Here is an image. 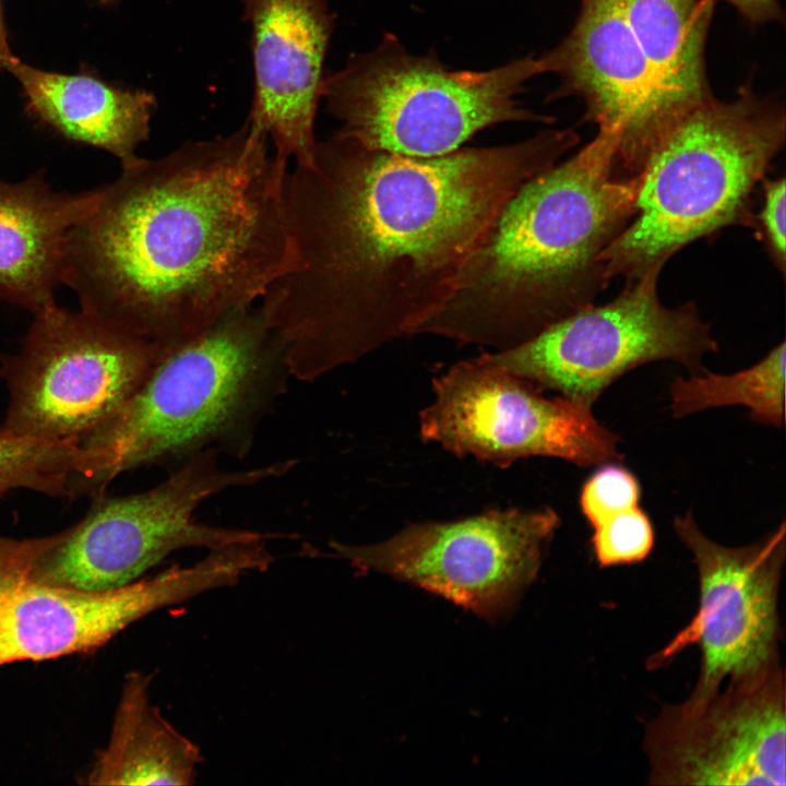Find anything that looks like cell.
<instances>
[{
    "instance_id": "cell-1",
    "label": "cell",
    "mask_w": 786,
    "mask_h": 786,
    "mask_svg": "<svg viewBox=\"0 0 786 786\" xmlns=\"http://www.w3.org/2000/svg\"><path fill=\"white\" fill-rule=\"evenodd\" d=\"M572 147L564 130L414 157L336 131L285 178L287 270L262 297L290 377L312 381L417 334L509 199Z\"/></svg>"
},
{
    "instance_id": "cell-2",
    "label": "cell",
    "mask_w": 786,
    "mask_h": 786,
    "mask_svg": "<svg viewBox=\"0 0 786 786\" xmlns=\"http://www.w3.org/2000/svg\"><path fill=\"white\" fill-rule=\"evenodd\" d=\"M287 171L247 120L138 157L98 187L68 240L61 284L82 310L168 354L262 298L288 267Z\"/></svg>"
},
{
    "instance_id": "cell-3",
    "label": "cell",
    "mask_w": 786,
    "mask_h": 786,
    "mask_svg": "<svg viewBox=\"0 0 786 786\" xmlns=\"http://www.w3.org/2000/svg\"><path fill=\"white\" fill-rule=\"evenodd\" d=\"M636 188L615 138L598 132L509 199L418 334L499 352L592 305L609 283L600 255L633 217Z\"/></svg>"
},
{
    "instance_id": "cell-4",
    "label": "cell",
    "mask_w": 786,
    "mask_h": 786,
    "mask_svg": "<svg viewBox=\"0 0 786 786\" xmlns=\"http://www.w3.org/2000/svg\"><path fill=\"white\" fill-rule=\"evenodd\" d=\"M785 110L741 88L682 109L651 146L635 212L600 255L605 277H639L696 239L748 219L755 186L785 144Z\"/></svg>"
},
{
    "instance_id": "cell-5",
    "label": "cell",
    "mask_w": 786,
    "mask_h": 786,
    "mask_svg": "<svg viewBox=\"0 0 786 786\" xmlns=\"http://www.w3.org/2000/svg\"><path fill=\"white\" fill-rule=\"evenodd\" d=\"M289 376L261 308L234 309L165 355L139 389L79 439L106 485L139 466L246 441Z\"/></svg>"
},
{
    "instance_id": "cell-6",
    "label": "cell",
    "mask_w": 786,
    "mask_h": 786,
    "mask_svg": "<svg viewBox=\"0 0 786 786\" xmlns=\"http://www.w3.org/2000/svg\"><path fill=\"white\" fill-rule=\"evenodd\" d=\"M544 73L526 56L486 71L451 70L434 52L414 56L394 35L369 52L354 53L324 76L321 98L342 122L338 132L380 151L414 157L454 152L477 132L503 122L552 118L516 99Z\"/></svg>"
},
{
    "instance_id": "cell-7",
    "label": "cell",
    "mask_w": 786,
    "mask_h": 786,
    "mask_svg": "<svg viewBox=\"0 0 786 786\" xmlns=\"http://www.w3.org/2000/svg\"><path fill=\"white\" fill-rule=\"evenodd\" d=\"M294 461L245 471L218 463L216 448L198 451L156 487L126 497H96L79 523L48 540L33 562L41 582L90 592L130 584L170 553L186 548H222L278 537L214 526L194 514L209 498L288 472Z\"/></svg>"
},
{
    "instance_id": "cell-8",
    "label": "cell",
    "mask_w": 786,
    "mask_h": 786,
    "mask_svg": "<svg viewBox=\"0 0 786 786\" xmlns=\"http://www.w3.org/2000/svg\"><path fill=\"white\" fill-rule=\"evenodd\" d=\"M167 355L80 309L56 302L33 313L19 352L3 359V429L79 440L112 415Z\"/></svg>"
},
{
    "instance_id": "cell-9",
    "label": "cell",
    "mask_w": 786,
    "mask_h": 786,
    "mask_svg": "<svg viewBox=\"0 0 786 786\" xmlns=\"http://www.w3.org/2000/svg\"><path fill=\"white\" fill-rule=\"evenodd\" d=\"M662 265L626 281L611 301L586 306L514 347L485 353L495 364L561 396L593 406L619 377L641 365L672 360L692 374L718 347L696 307L665 306Z\"/></svg>"
},
{
    "instance_id": "cell-10",
    "label": "cell",
    "mask_w": 786,
    "mask_h": 786,
    "mask_svg": "<svg viewBox=\"0 0 786 786\" xmlns=\"http://www.w3.org/2000/svg\"><path fill=\"white\" fill-rule=\"evenodd\" d=\"M48 536L0 535V667L102 647L143 617L229 586L234 572L218 551L122 587L90 592L39 581L32 571Z\"/></svg>"
},
{
    "instance_id": "cell-11",
    "label": "cell",
    "mask_w": 786,
    "mask_h": 786,
    "mask_svg": "<svg viewBox=\"0 0 786 786\" xmlns=\"http://www.w3.org/2000/svg\"><path fill=\"white\" fill-rule=\"evenodd\" d=\"M432 386L420 434L454 454L503 466L529 456L583 467L620 458L618 436L595 418L592 406L545 397L486 354L453 365Z\"/></svg>"
},
{
    "instance_id": "cell-12",
    "label": "cell",
    "mask_w": 786,
    "mask_h": 786,
    "mask_svg": "<svg viewBox=\"0 0 786 786\" xmlns=\"http://www.w3.org/2000/svg\"><path fill=\"white\" fill-rule=\"evenodd\" d=\"M559 525L551 508L493 510L410 524L377 544L330 547L358 571L391 575L491 617L536 577Z\"/></svg>"
},
{
    "instance_id": "cell-13",
    "label": "cell",
    "mask_w": 786,
    "mask_h": 786,
    "mask_svg": "<svg viewBox=\"0 0 786 786\" xmlns=\"http://www.w3.org/2000/svg\"><path fill=\"white\" fill-rule=\"evenodd\" d=\"M674 529L690 550L698 571L699 604L689 621L647 666L662 667L688 646L701 653L688 704L716 693L725 681L759 676L779 665L778 590L785 561V524L751 546L729 548L707 536L691 513Z\"/></svg>"
},
{
    "instance_id": "cell-14",
    "label": "cell",
    "mask_w": 786,
    "mask_h": 786,
    "mask_svg": "<svg viewBox=\"0 0 786 786\" xmlns=\"http://www.w3.org/2000/svg\"><path fill=\"white\" fill-rule=\"evenodd\" d=\"M644 748L654 785L785 786L783 668L728 681L696 704L664 707Z\"/></svg>"
},
{
    "instance_id": "cell-15",
    "label": "cell",
    "mask_w": 786,
    "mask_h": 786,
    "mask_svg": "<svg viewBox=\"0 0 786 786\" xmlns=\"http://www.w3.org/2000/svg\"><path fill=\"white\" fill-rule=\"evenodd\" d=\"M539 59L544 73L559 78L550 98H581L585 120L616 139L618 162L633 177L654 142L689 106L666 91L615 0H583L570 33Z\"/></svg>"
},
{
    "instance_id": "cell-16",
    "label": "cell",
    "mask_w": 786,
    "mask_h": 786,
    "mask_svg": "<svg viewBox=\"0 0 786 786\" xmlns=\"http://www.w3.org/2000/svg\"><path fill=\"white\" fill-rule=\"evenodd\" d=\"M251 29L253 94L248 118L275 156L312 164L314 123L334 17L326 0H243Z\"/></svg>"
},
{
    "instance_id": "cell-17",
    "label": "cell",
    "mask_w": 786,
    "mask_h": 786,
    "mask_svg": "<svg viewBox=\"0 0 786 786\" xmlns=\"http://www.w3.org/2000/svg\"><path fill=\"white\" fill-rule=\"evenodd\" d=\"M98 188L57 191L43 170L0 177V299L32 313L55 301L68 240L98 200Z\"/></svg>"
},
{
    "instance_id": "cell-18",
    "label": "cell",
    "mask_w": 786,
    "mask_h": 786,
    "mask_svg": "<svg viewBox=\"0 0 786 786\" xmlns=\"http://www.w3.org/2000/svg\"><path fill=\"white\" fill-rule=\"evenodd\" d=\"M19 82L27 115L58 136L100 148L126 166L148 140L157 102L153 93L110 83L95 72L59 73L14 57L7 68Z\"/></svg>"
},
{
    "instance_id": "cell-19",
    "label": "cell",
    "mask_w": 786,
    "mask_h": 786,
    "mask_svg": "<svg viewBox=\"0 0 786 786\" xmlns=\"http://www.w3.org/2000/svg\"><path fill=\"white\" fill-rule=\"evenodd\" d=\"M151 676L127 675L107 746L86 776L90 785H192L199 747L179 733L150 696Z\"/></svg>"
},
{
    "instance_id": "cell-20",
    "label": "cell",
    "mask_w": 786,
    "mask_h": 786,
    "mask_svg": "<svg viewBox=\"0 0 786 786\" xmlns=\"http://www.w3.org/2000/svg\"><path fill=\"white\" fill-rule=\"evenodd\" d=\"M669 95L681 105L711 96L705 45L716 0H615Z\"/></svg>"
},
{
    "instance_id": "cell-21",
    "label": "cell",
    "mask_w": 786,
    "mask_h": 786,
    "mask_svg": "<svg viewBox=\"0 0 786 786\" xmlns=\"http://www.w3.org/2000/svg\"><path fill=\"white\" fill-rule=\"evenodd\" d=\"M29 489L50 497H98L104 492L102 462L79 440H48L0 427V497Z\"/></svg>"
},
{
    "instance_id": "cell-22",
    "label": "cell",
    "mask_w": 786,
    "mask_h": 786,
    "mask_svg": "<svg viewBox=\"0 0 786 786\" xmlns=\"http://www.w3.org/2000/svg\"><path fill=\"white\" fill-rule=\"evenodd\" d=\"M785 342L755 365L731 373L704 370L688 379L676 378L670 386V408L676 418L704 409L741 405L751 418L773 427L785 419Z\"/></svg>"
},
{
    "instance_id": "cell-23",
    "label": "cell",
    "mask_w": 786,
    "mask_h": 786,
    "mask_svg": "<svg viewBox=\"0 0 786 786\" xmlns=\"http://www.w3.org/2000/svg\"><path fill=\"white\" fill-rule=\"evenodd\" d=\"M592 528L593 551L602 568L640 562L654 546L652 522L640 505L618 513Z\"/></svg>"
},
{
    "instance_id": "cell-24",
    "label": "cell",
    "mask_w": 786,
    "mask_h": 786,
    "mask_svg": "<svg viewBox=\"0 0 786 786\" xmlns=\"http://www.w3.org/2000/svg\"><path fill=\"white\" fill-rule=\"evenodd\" d=\"M640 485L622 466L607 463L583 485L580 507L592 527L605 520L639 505Z\"/></svg>"
},
{
    "instance_id": "cell-25",
    "label": "cell",
    "mask_w": 786,
    "mask_h": 786,
    "mask_svg": "<svg viewBox=\"0 0 786 786\" xmlns=\"http://www.w3.org/2000/svg\"><path fill=\"white\" fill-rule=\"evenodd\" d=\"M763 205L759 214L761 234L769 252L779 267L785 270V178L763 179Z\"/></svg>"
},
{
    "instance_id": "cell-26",
    "label": "cell",
    "mask_w": 786,
    "mask_h": 786,
    "mask_svg": "<svg viewBox=\"0 0 786 786\" xmlns=\"http://www.w3.org/2000/svg\"><path fill=\"white\" fill-rule=\"evenodd\" d=\"M717 1V0H716ZM736 9L752 24H764L782 19L778 0H722Z\"/></svg>"
},
{
    "instance_id": "cell-27",
    "label": "cell",
    "mask_w": 786,
    "mask_h": 786,
    "mask_svg": "<svg viewBox=\"0 0 786 786\" xmlns=\"http://www.w3.org/2000/svg\"><path fill=\"white\" fill-rule=\"evenodd\" d=\"M14 57L10 49L2 0H0V69L7 70Z\"/></svg>"
},
{
    "instance_id": "cell-28",
    "label": "cell",
    "mask_w": 786,
    "mask_h": 786,
    "mask_svg": "<svg viewBox=\"0 0 786 786\" xmlns=\"http://www.w3.org/2000/svg\"><path fill=\"white\" fill-rule=\"evenodd\" d=\"M96 1L103 5H110V4L118 2L119 0H96Z\"/></svg>"
}]
</instances>
